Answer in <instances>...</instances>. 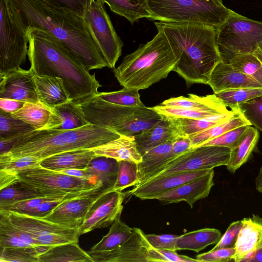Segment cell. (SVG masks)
Returning <instances> with one entry per match:
<instances>
[{"mask_svg": "<svg viewBox=\"0 0 262 262\" xmlns=\"http://www.w3.org/2000/svg\"><path fill=\"white\" fill-rule=\"evenodd\" d=\"M19 24L26 30L39 27L58 39L88 70L107 63L87 28L84 17L56 0H7Z\"/></svg>", "mask_w": 262, "mask_h": 262, "instance_id": "1", "label": "cell"}, {"mask_svg": "<svg viewBox=\"0 0 262 262\" xmlns=\"http://www.w3.org/2000/svg\"><path fill=\"white\" fill-rule=\"evenodd\" d=\"M26 33L28 56L34 74L61 78L69 99L77 105L98 94L101 85L95 74H91L58 39L39 27L30 28Z\"/></svg>", "mask_w": 262, "mask_h": 262, "instance_id": "2", "label": "cell"}, {"mask_svg": "<svg viewBox=\"0 0 262 262\" xmlns=\"http://www.w3.org/2000/svg\"><path fill=\"white\" fill-rule=\"evenodd\" d=\"M154 24L180 53L173 71L185 80L188 87L194 83L208 84L213 69L222 61L216 28L188 23L157 21Z\"/></svg>", "mask_w": 262, "mask_h": 262, "instance_id": "3", "label": "cell"}, {"mask_svg": "<svg viewBox=\"0 0 262 262\" xmlns=\"http://www.w3.org/2000/svg\"><path fill=\"white\" fill-rule=\"evenodd\" d=\"M121 136L112 129L92 124L67 130H34L19 136L10 151L4 155L11 158L35 156L42 160L62 152L93 149Z\"/></svg>", "mask_w": 262, "mask_h": 262, "instance_id": "4", "label": "cell"}, {"mask_svg": "<svg viewBox=\"0 0 262 262\" xmlns=\"http://www.w3.org/2000/svg\"><path fill=\"white\" fill-rule=\"evenodd\" d=\"M180 57L164 34L158 30L153 38L124 56L113 69L115 77L124 88L143 90L167 78Z\"/></svg>", "mask_w": 262, "mask_h": 262, "instance_id": "5", "label": "cell"}, {"mask_svg": "<svg viewBox=\"0 0 262 262\" xmlns=\"http://www.w3.org/2000/svg\"><path fill=\"white\" fill-rule=\"evenodd\" d=\"M80 105L89 123L130 137L150 128L163 118L151 107L119 105L98 95Z\"/></svg>", "mask_w": 262, "mask_h": 262, "instance_id": "6", "label": "cell"}, {"mask_svg": "<svg viewBox=\"0 0 262 262\" xmlns=\"http://www.w3.org/2000/svg\"><path fill=\"white\" fill-rule=\"evenodd\" d=\"M151 20L211 26L222 25L230 14L222 0H147Z\"/></svg>", "mask_w": 262, "mask_h": 262, "instance_id": "7", "label": "cell"}, {"mask_svg": "<svg viewBox=\"0 0 262 262\" xmlns=\"http://www.w3.org/2000/svg\"><path fill=\"white\" fill-rule=\"evenodd\" d=\"M16 175L20 180L33 186L45 197L53 199L71 198L97 191H108L97 179L72 177L41 166L22 170Z\"/></svg>", "mask_w": 262, "mask_h": 262, "instance_id": "8", "label": "cell"}, {"mask_svg": "<svg viewBox=\"0 0 262 262\" xmlns=\"http://www.w3.org/2000/svg\"><path fill=\"white\" fill-rule=\"evenodd\" d=\"M216 45L222 62L238 54H253L262 45V21L250 19L231 10L216 28Z\"/></svg>", "mask_w": 262, "mask_h": 262, "instance_id": "9", "label": "cell"}, {"mask_svg": "<svg viewBox=\"0 0 262 262\" xmlns=\"http://www.w3.org/2000/svg\"><path fill=\"white\" fill-rule=\"evenodd\" d=\"M0 76L18 69L28 55V36L7 0H0Z\"/></svg>", "mask_w": 262, "mask_h": 262, "instance_id": "10", "label": "cell"}, {"mask_svg": "<svg viewBox=\"0 0 262 262\" xmlns=\"http://www.w3.org/2000/svg\"><path fill=\"white\" fill-rule=\"evenodd\" d=\"M83 17L107 67L114 69L121 55L123 43L114 28L104 3L101 0H89Z\"/></svg>", "mask_w": 262, "mask_h": 262, "instance_id": "11", "label": "cell"}, {"mask_svg": "<svg viewBox=\"0 0 262 262\" xmlns=\"http://www.w3.org/2000/svg\"><path fill=\"white\" fill-rule=\"evenodd\" d=\"M230 151L231 149L228 147L218 146H201L192 148L147 176L140 184L176 173L226 166Z\"/></svg>", "mask_w": 262, "mask_h": 262, "instance_id": "12", "label": "cell"}, {"mask_svg": "<svg viewBox=\"0 0 262 262\" xmlns=\"http://www.w3.org/2000/svg\"><path fill=\"white\" fill-rule=\"evenodd\" d=\"M0 215L29 234L40 246L50 247L78 243L79 229L64 227L41 217L8 211H0Z\"/></svg>", "mask_w": 262, "mask_h": 262, "instance_id": "13", "label": "cell"}, {"mask_svg": "<svg viewBox=\"0 0 262 262\" xmlns=\"http://www.w3.org/2000/svg\"><path fill=\"white\" fill-rule=\"evenodd\" d=\"M124 193L111 190L103 192L88 210L79 229L81 235L97 228L108 227L120 216L123 210Z\"/></svg>", "mask_w": 262, "mask_h": 262, "instance_id": "14", "label": "cell"}, {"mask_svg": "<svg viewBox=\"0 0 262 262\" xmlns=\"http://www.w3.org/2000/svg\"><path fill=\"white\" fill-rule=\"evenodd\" d=\"M152 246L145 233L134 228L132 236L123 243L106 251H88L94 262H148L147 257Z\"/></svg>", "mask_w": 262, "mask_h": 262, "instance_id": "15", "label": "cell"}, {"mask_svg": "<svg viewBox=\"0 0 262 262\" xmlns=\"http://www.w3.org/2000/svg\"><path fill=\"white\" fill-rule=\"evenodd\" d=\"M104 192L97 191L65 199L41 218L64 227L79 229L91 206Z\"/></svg>", "mask_w": 262, "mask_h": 262, "instance_id": "16", "label": "cell"}, {"mask_svg": "<svg viewBox=\"0 0 262 262\" xmlns=\"http://www.w3.org/2000/svg\"><path fill=\"white\" fill-rule=\"evenodd\" d=\"M33 74L31 68H19L0 76V98L25 102L39 101Z\"/></svg>", "mask_w": 262, "mask_h": 262, "instance_id": "17", "label": "cell"}, {"mask_svg": "<svg viewBox=\"0 0 262 262\" xmlns=\"http://www.w3.org/2000/svg\"><path fill=\"white\" fill-rule=\"evenodd\" d=\"M214 170L169 190L157 196L155 199L165 204L185 201L192 208L197 201L208 196L214 185Z\"/></svg>", "mask_w": 262, "mask_h": 262, "instance_id": "18", "label": "cell"}, {"mask_svg": "<svg viewBox=\"0 0 262 262\" xmlns=\"http://www.w3.org/2000/svg\"><path fill=\"white\" fill-rule=\"evenodd\" d=\"M211 169H200L165 176L137 185L124 193L141 200L155 199L159 195L201 176Z\"/></svg>", "mask_w": 262, "mask_h": 262, "instance_id": "19", "label": "cell"}, {"mask_svg": "<svg viewBox=\"0 0 262 262\" xmlns=\"http://www.w3.org/2000/svg\"><path fill=\"white\" fill-rule=\"evenodd\" d=\"M208 84L215 94L230 90L262 88V85L251 76L241 72L231 63L222 61L213 69Z\"/></svg>", "mask_w": 262, "mask_h": 262, "instance_id": "20", "label": "cell"}, {"mask_svg": "<svg viewBox=\"0 0 262 262\" xmlns=\"http://www.w3.org/2000/svg\"><path fill=\"white\" fill-rule=\"evenodd\" d=\"M242 222V227L235 245V262H241L247 254L262 247V217L253 214Z\"/></svg>", "mask_w": 262, "mask_h": 262, "instance_id": "21", "label": "cell"}, {"mask_svg": "<svg viewBox=\"0 0 262 262\" xmlns=\"http://www.w3.org/2000/svg\"><path fill=\"white\" fill-rule=\"evenodd\" d=\"M51 112L48 123L43 129L67 130L90 124L80 105L70 100L55 106Z\"/></svg>", "mask_w": 262, "mask_h": 262, "instance_id": "22", "label": "cell"}, {"mask_svg": "<svg viewBox=\"0 0 262 262\" xmlns=\"http://www.w3.org/2000/svg\"><path fill=\"white\" fill-rule=\"evenodd\" d=\"M178 135L170 120L163 117L151 127L136 135L134 138L137 150L142 157L151 148L174 139Z\"/></svg>", "mask_w": 262, "mask_h": 262, "instance_id": "23", "label": "cell"}, {"mask_svg": "<svg viewBox=\"0 0 262 262\" xmlns=\"http://www.w3.org/2000/svg\"><path fill=\"white\" fill-rule=\"evenodd\" d=\"M97 157L92 149L72 150L42 159L40 166L55 171L69 168H84Z\"/></svg>", "mask_w": 262, "mask_h": 262, "instance_id": "24", "label": "cell"}, {"mask_svg": "<svg viewBox=\"0 0 262 262\" xmlns=\"http://www.w3.org/2000/svg\"><path fill=\"white\" fill-rule=\"evenodd\" d=\"M33 80L38 100L50 108L70 100L61 78L34 73Z\"/></svg>", "mask_w": 262, "mask_h": 262, "instance_id": "25", "label": "cell"}, {"mask_svg": "<svg viewBox=\"0 0 262 262\" xmlns=\"http://www.w3.org/2000/svg\"><path fill=\"white\" fill-rule=\"evenodd\" d=\"M97 156L112 158L118 161L127 160L139 163L142 157L137 150L134 137L119 138L92 149Z\"/></svg>", "mask_w": 262, "mask_h": 262, "instance_id": "26", "label": "cell"}, {"mask_svg": "<svg viewBox=\"0 0 262 262\" xmlns=\"http://www.w3.org/2000/svg\"><path fill=\"white\" fill-rule=\"evenodd\" d=\"M174 139L151 148L142 156V162L138 164L137 185L141 183L147 176L178 157L172 152Z\"/></svg>", "mask_w": 262, "mask_h": 262, "instance_id": "27", "label": "cell"}, {"mask_svg": "<svg viewBox=\"0 0 262 262\" xmlns=\"http://www.w3.org/2000/svg\"><path fill=\"white\" fill-rule=\"evenodd\" d=\"M188 96L172 97L164 100L161 104L186 109L212 110L222 114L231 112L215 94L205 96L188 94Z\"/></svg>", "mask_w": 262, "mask_h": 262, "instance_id": "28", "label": "cell"}, {"mask_svg": "<svg viewBox=\"0 0 262 262\" xmlns=\"http://www.w3.org/2000/svg\"><path fill=\"white\" fill-rule=\"evenodd\" d=\"M38 259L39 262H94L77 242L50 247L39 254Z\"/></svg>", "mask_w": 262, "mask_h": 262, "instance_id": "29", "label": "cell"}, {"mask_svg": "<svg viewBox=\"0 0 262 262\" xmlns=\"http://www.w3.org/2000/svg\"><path fill=\"white\" fill-rule=\"evenodd\" d=\"M222 237L221 232L214 228H204L178 236L176 250H191L199 252L208 246L217 243Z\"/></svg>", "mask_w": 262, "mask_h": 262, "instance_id": "30", "label": "cell"}, {"mask_svg": "<svg viewBox=\"0 0 262 262\" xmlns=\"http://www.w3.org/2000/svg\"><path fill=\"white\" fill-rule=\"evenodd\" d=\"M234 114V109L227 114L208 118L193 119L183 118H168L178 135L189 136L204 131L229 119Z\"/></svg>", "mask_w": 262, "mask_h": 262, "instance_id": "31", "label": "cell"}, {"mask_svg": "<svg viewBox=\"0 0 262 262\" xmlns=\"http://www.w3.org/2000/svg\"><path fill=\"white\" fill-rule=\"evenodd\" d=\"M232 109H234V114L228 120L204 131L188 136L191 142V148L200 146L231 129L243 125H251L238 107Z\"/></svg>", "mask_w": 262, "mask_h": 262, "instance_id": "32", "label": "cell"}, {"mask_svg": "<svg viewBox=\"0 0 262 262\" xmlns=\"http://www.w3.org/2000/svg\"><path fill=\"white\" fill-rule=\"evenodd\" d=\"M111 10L125 17L132 24L141 18H151L147 0H101Z\"/></svg>", "mask_w": 262, "mask_h": 262, "instance_id": "33", "label": "cell"}, {"mask_svg": "<svg viewBox=\"0 0 262 262\" xmlns=\"http://www.w3.org/2000/svg\"><path fill=\"white\" fill-rule=\"evenodd\" d=\"M259 136L257 129L250 125L239 143L231 149L226 165L229 172L234 173L247 162L258 142Z\"/></svg>", "mask_w": 262, "mask_h": 262, "instance_id": "34", "label": "cell"}, {"mask_svg": "<svg viewBox=\"0 0 262 262\" xmlns=\"http://www.w3.org/2000/svg\"><path fill=\"white\" fill-rule=\"evenodd\" d=\"M86 170L102 183L105 189L114 190L118 171V162L103 156L93 159L85 167Z\"/></svg>", "mask_w": 262, "mask_h": 262, "instance_id": "35", "label": "cell"}, {"mask_svg": "<svg viewBox=\"0 0 262 262\" xmlns=\"http://www.w3.org/2000/svg\"><path fill=\"white\" fill-rule=\"evenodd\" d=\"M0 191V210L20 201L46 198L33 186L19 179Z\"/></svg>", "mask_w": 262, "mask_h": 262, "instance_id": "36", "label": "cell"}, {"mask_svg": "<svg viewBox=\"0 0 262 262\" xmlns=\"http://www.w3.org/2000/svg\"><path fill=\"white\" fill-rule=\"evenodd\" d=\"M0 246L5 247H34L38 243L26 232L18 229L0 215Z\"/></svg>", "mask_w": 262, "mask_h": 262, "instance_id": "37", "label": "cell"}, {"mask_svg": "<svg viewBox=\"0 0 262 262\" xmlns=\"http://www.w3.org/2000/svg\"><path fill=\"white\" fill-rule=\"evenodd\" d=\"M51 110L40 101L25 102L20 110L11 114L38 130L43 129L48 123Z\"/></svg>", "mask_w": 262, "mask_h": 262, "instance_id": "38", "label": "cell"}, {"mask_svg": "<svg viewBox=\"0 0 262 262\" xmlns=\"http://www.w3.org/2000/svg\"><path fill=\"white\" fill-rule=\"evenodd\" d=\"M117 217L111 225L108 233L89 250L100 251L110 250L126 241L133 234L134 228H130Z\"/></svg>", "mask_w": 262, "mask_h": 262, "instance_id": "39", "label": "cell"}, {"mask_svg": "<svg viewBox=\"0 0 262 262\" xmlns=\"http://www.w3.org/2000/svg\"><path fill=\"white\" fill-rule=\"evenodd\" d=\"M49 247L1 248V262H39L38 255Z\"/></svg>", "mask_w": 262, "mask_h": 262, "instance_id": "40", "label": "cell"}, {"mask_svg": "<svg viewBox=\"0 0 262 262\" xmlns=\"http://www.w3.org/2000/svg\"><path fill=\"white\" fill-rule=\"evenodd\" d=\"M139 91L124 88L121 90L111 92H100L97 95L103 100L115 104L136 107H144Z\"/></svg>", "mask_w": 262, "mask_h": 262, "instance_id": "41", "label": "cell"}, {"mask_svg": "<svg viewBox=\"0 0 262 262\" xmlns=\"http://www.w3.org/2000/svg\"><path fill=\"white\" fill-rule=\"evenodd\" d=\"M34 130L31 125L0 110V138L20 136Z\"/></svg>", "mask_w": 262, "mask_h": 262, "instance_id": "42", "label": "cell"}, {"mask_svg": "<svg viewBox=\"0 0 262 262\" xmlns=\"http://www.w3.org/2000/svg\"><path fill=\"white\" fill-rule=\"evenodd\" d=\"M228 62L262 85V63L253 54H238Z\"/></svg>", "mask_w": 262, "mask_h": 262, "instance_id": "43", "label": "cell"}, {"mask_svg": "<svg viewBox=\"0 0 262 262\" xmlns=\"http://www.w3.org/2000/svg\"><path fill=\"white\" fill-rule=\"evenodd\" d=\"M227 107L234 108L245 101L262 96V88H249L230 90L217 94Z\"/></svg>", "mask_w": 262, "mask_h": 262, "instance_id": "44", "label": "cell"}, {"mask_svg": "<svg viewBox=\"0 0 262 262\" xmlns=\"http://www.w3.org/2000/svg\"><path fill=\"white\" fill-rule=\"evenodd\" d=\"M118 162V176L113 189L121 191L129 187L138 184V163L127 161Z\"/></svg>", "mask_w": 262, "mask_h": 262, "instance_id": "45", "label": "cell"}, {"mask_svg": "<svg viewBox=\"0 0 262 262\" xmlns=\"http://www.w3.org/2000/svg\"><path fill=\"white\" fill-rule=\"evenodd\" d=\"M41 161L35 156L11 158L5 155H0V170L16 174L22 170L40 166Z\"/></svg>", "mask_w": 262, "mask_h": 262, "instance_id": "46", "label": "cell"}, {"mask_svg": "<svg viewBox=\"0 0 262 262\" xmlns=\"http://www.w3.org/2000/svg\"><path fill=\"white\" fill-rule=\"evenodd\" d=\"M237 107L251 125L262 131V96L243 102Z\"/></svg>", "mask_w": 262, "mask_h": 262, "instance_id": "47", "label": "cell"}, {"mask_svg": "<svg viewBox=\"0 0 262 262\" xmlns=\"http://www.w3.org/2000/svg\"><path fill=\"white\" fill-rule=\"evenodd\" d=\"M250 126V125H243L229 130L221 136L203 143L201 146H223L231 149L241 141Z\"/></svg>", "mask_w": 262, "mask_h": 262, "instance_id": "48", "label": "cell"}, {"mask_svg": "<svg viewBox=\"0 0 262 262\" xmlns=\"http://www.w3.org/2000/svg\"><path fill=\"white\" fill-rule=\"evenodd\" d=\"M147 260L148 262H198L196 259L178 254L176 251L158 249L152 247L149 250Z\"/></svg>", "mask_w": 262, "mask_h": 262, "instance_id": "49", "label": "cell"}, {"mask_svg": "<svg viewBox=\"0 0 262 262\" xmlns=\"http://www.w3.org/2000/svg\"><path fill=\"white\" fill-rule=\"evenodd\" d=\"M235 248H224L198 254L196 259L198 262H228L234 261Z\"/></svg>", "mask_w": 262, "mask_h": 262, "instance_id": "50", "label": "cell"}, {"mask_svg": "<svg viewBox=\"0 0 262 262\" xmlns=\"http://www.w3.org/2000/svg\"><path fill=\"white\" fill-rule=\"evenodd\" d=\"M56 200L47 198L31 199L16 203L3 210L32 216L37 207L43 202Z\"/></svg>", "mask_w": 262, "mask_h": 262, "instance_id": "51", "label": "cell"}, {"mask_svg": "<svg viewBox=\"0 0 262 262\" xmlns=\"http://www.w3.org/2000/svg\"><path fill=\"white\" fill-rule=\"evenodd\" d=\"M242 227V221L232 223L227 228L224 234L222 236L220 241L211 250L235 247L237 236Z\"/></svg>", "mask_w": 262, "mask_h": 262, "instance_id": "52", "label": "cell"}, {"mask_svg": "<svg viewBox=\"0 0 262 262\" xmlns=\"http://www.w3.org/2000/svg\"><path fill=\"white\" fill-rule=\"evenodd\" d=\"M145 237L151 246L158 249H167L177 251L176 242L178 235L173 234L156 235L145 234Z\"/></svg>", "mask_w": 262, "mask_h": 262, "instance_id": "53", "label": "cell"}, {"mask_svg": "<svg viewBox=\"0 0 262 262\" xmlns=\"http://www.w3.org/2000/svg\"><path fill=\"white\" fill-rule=\"evenodd\" d=\"M191 149V142L188 136L178 135L173 140L172 152L178 156Z\"/></svg>", "mask_w": 262, "mask_h": 262, "instance_id": "54", "label": "cell"}, {"mask_svg": "<svg viewBox=\"0 0 262 262\" xmlns=\"http://www.w3.org/2000/svg\"><path fill=\"white\" fill-rule=\"evenodd\" d=\"M25 102L8 98H0V110L8 113H13L20 110Z\"/></svg>", "mask_w": 262, "mask_h": 262, "instance_id": "55", "label": "cell"}, {"mask_svg": "<svg viewBox=\"0 0 262 262\" xmlns=\"http://www.w3.org/2000/svg\"><path fill=\"white\" fill-rule=\"evenodd\" d=\"M83 17L89 0H56Z\"/></svg>", "mask_w": 262, "mask_h": 262, "instance_id": "56", "label": "cell"}, {"mask_svg": "<svg viewBox=\"0 0 262 262\" xmlns=\"http://www.w3.org/2000/svg\"><path fill=\"white\" fill-rule=\"evenodd\" d=\"M59 171L68 175L88 179H97L96 177L91 174L86 169L84 168H69L63 169ZM98 180V179H97Z\"/></svg>", "mask_w": 262, "mask_h": 262, "instance_id": "57", "label": "cell"}, {"mask_svg": "<svg viewBox=\"0 0 262 262\" xmlns=\"http://www.w3.org/2000/svg\"><path fill=\"white\" fill-rule=\"evenodd\" d=\"M18 180L16 174L0 170V190L9 186Z\"/></svg>", "mask_w": 262, "mask_h": 262, "instance_id": "58", "label": "cell"}, {"mask_svg": "<svg viewBox=\"0 0 262 262\" xmlns=\"http://www.w3.org/2000/svg\"><path fill=\"white\" fill-rule=\"evenodd\" d=\"M262 262V247L247 254L241 262Z\"/></svg>", "mask_w": 262, "mask_h": 262, "instance_id": "59", "label": "cell"}, {"mask_svg": "<svg viewBox=\"0 0 262 262\" xmlns=\"http://www.w3.org/2000/svg\"><path fill=\"white\" fill-rule=\"evenodd\" d=\"M255 185L256 189L262 193V166L255 179Z\"/></svg>", "mask_w": 262, "mask_h": 262, "instance_id": "60", "label": "cell"}, {"mask_svg": "<svg viewBox=\"0 0 262 262\" xmlns=\"http://www.w3.org/2000/svg\"><path fill=\"white\" fill-rule=\"evenodd\" d=\"M253 54L262 63V45H261L253 53Z\"/></svg>", "mask_w": 262, "mask_h": 262, "instance_id": "61", "label": "cell"}]
</instances>
